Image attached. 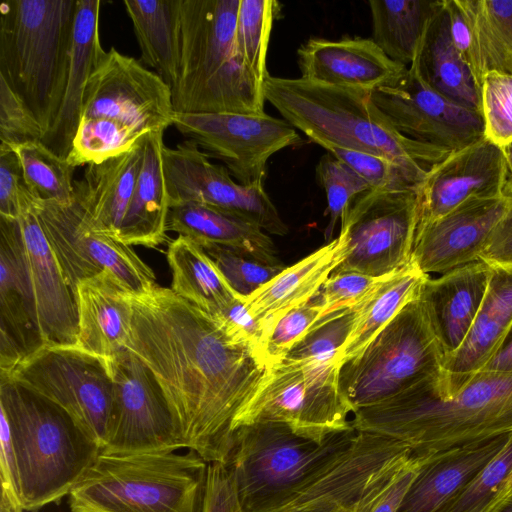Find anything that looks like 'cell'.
Here are the masks:
<instances>
[{
	"label": "cell",
	"instance_id": "obj_1",
	"mask_svg": "<svg viewBox=\"0 0 512 512\" xmlns=\"http://www.w3.org/2000/svg\"><path fill=\"white\" fill-rule=\"evenodd\" d=\"M127 349L155 376L186 448L207 463H224L232 423L255 393L267 367L248 347L231 341L209 314L158 285L131 295Z\"/></svg>",
	"mask_w": 512,
	"mask_h": 512
},
{
	"label": "cell",
	"instance_id": "obj_2",
	"mask_svg": "<svg viewBox=\"0 0 512 512\" xmlns=\"http://www.w3.org/2000/svg\"><path fill=\"white\" fill-rule=\"evenodd\" d=\"M0 476L24 511L68 496L101 454L62 407L0 378Z\"/></svg>",
	"mask_w": 512,
	"mask_h": 512
},
{
	"label": "cell",
	"instance_id": "obj_3",
	"mask_svg": "<svg viewBox=\"0 0 512 512\" xmlns=\"http://www.w3.org/2000/svg\"><path fill=\"white\" fill-rule=\"evenodd\" d=\"M437 379L357 409L352 427L399 441L419 460L512 434V374L482 371L446 399L434 392Z\"/></svg>",
	"mask_w": 512,
	"mask_h": 512
},
{
	"label": "cell",
	"instance_id": "obj_4",
	"mask_svg": "<svg viewBox=\"0 0 512 512\" xmlns=\"http://www.w3.org/2000/svg\"><path fill=\"white\" fill-rule=\"evenodd\" d=\"M263 94L284 120L324 149L344 148L383 156L421 181L430 167L451 153L402 135L372 102L369 92L301 77L268 75Z\"/></svg>",
	"mask_w": 512,
	"mask_h": 512
},
{
	"label": "cell",
	"instance_id": "obj_5",
	"mask_svg": "<svg viewBox=\"0 0 512 512\" xmlns=\"http://www.w3.org/2000/svg\"><path fill=\"white\" fill-rule=\"evenodd\" d=\"M239 5L240 0H180L176 113H265L263 84L236 44Z\"/></svg>",
	"mask_w": 512,
	"mask_h": 512
},
{
	"label": "cell",
	"instance_id": "obj_6",
	"mask_svg": "<svg viewBox=\"0 0 512 512\" xmlns=\"http://www.w3.org/2000/svg\"><path fill=\"white\" fill-rule=\"evenodd\" d=\"M77 0H4L0 76L45 133L60 110L69 71Z\"/></svg>",
	"mask_w": 512,
	"mask_h": 512
},
{
	"label": "cell",
	"instance_id": "obj_7",
	"mask_svg": "<svg viewBox=\"0 0 512 512\" xmlns=\"http://www.w3.org/2000/svg\"><path fill=\"white\" fill-rule=\"evenodd\" d=\"M208 463L196 452L100 454L68 494L70 512H202Z\"/></svg>",
	"mask_w": 512,
	"mask_h": 512
},
{
	"label": "cell",
	"instance_id": "obj_8",
	"mask_svg": "<svg viewBox=\"0 0 512 512\" xmlns=\"http://www.w3.org/2000/svg\"><path fill=\"white\" fill-rule=\"evenodd\" d=\"M354 428L319 444L274 422L237 428L224 464L232 473L243 512H267L292 495L353 442Z\"/></svg>",
	"mask_w": 512,
	"mask_h": 512
},
{
	"label": "cell",
	"instance_id": "obj_9",
	"mask_svg": "<svg viewBox=\"0 0 512 512\" xmlns=\"http://www.w3.org/2000/svg\"><path fill=\"white\" fill-rule=\"evenodd\" d=\"M444 357L419 295L342 366L340 388L354 412L438 378Z\"/></svg>",
	"mask_w": 512,
	"mask_h": 512
},
{
	"label": "cell",
	"instance_id": "obj_10",
	"mask_svg": "<svg viewBox=\"0 0 512 512\" xmlns=\"http://www.w3.org/2000/svg\"><path fill=\"white\" fill-rule=\"evenodd\" d=\"M342 365L284 359L267 369L255 393L236 415L231 431L258 422L286 425L304 438L323 443L353 428V413L340 388Z\"/></svg>",
	"mask_w": 512,
	"mask_h": 512
},
{
	"label": "cell",
	"instance_id": "obj_11",
	"mask_svg": "<svg viewBox=\"0 0 512 512\" xmlns=\"http://www.w3.org/2000/svg\"><path fill=\"white\" fill-rule=\"evenodd\" d=\"M66 410L102 448L112 417L113 384L106 364L76 345H47L7 377Z\"/></svg>",
	"mask_w": 512,
	"mask_h": 512
},
{
	"label": "cell",
	"instance_id": "obj_12",
	"mask_svg": "<svg viewBox=\"0 0 512 512\" xmlns=\"http://www.w3.org/2000/svg\"><path fill=\"white\" fill-rule=\"evenodd\" d=\"M417 188L370 189L358 196L341 221L347 254L333 272L381 277L407 266L419 219Z\"/></svg>",
	"mask_w": 512,
	"mask_h": 512
},
{
	"label": "cell",
	"instance_id": "obj_13",
	"mask_svg": "<svg viewBox=\"0 0 512 512\" xmlns=\"http://www.w3.org/2000/svg\"><path fill=\"white\" fill-rule=\"evenodd\" d=\"M35 211L73 290L79 281L103 271L111 272L133 295L157 286L153 270L131 246L98 231L75 200L69 205L38 200Z\"/></svg>",
	"mask_w": 512,
	"mask_h": 512
},
{
	"label": "cell",
	"instance_id": "obj_14",
	"mask_svg": "<svg viewBox=\"0 0 512 512\" xmlns=\"http://www.w3.org/2000/svg\"><path fill=\"white\" fill-rule=\"evenodd\" d=\"M113 384L110 433L101 454L128 455L186 448L162 389L129 349L104 361Z\"/></svg>",
	"mask_w": 512,
	"mask_h": 512
},
{
	"label": "cell",
	"instance_id": "obj_15",
	"mask_svg": "<svg viewBox=\"0 0 512 512\" xmlns=\"http://www.w3.org/2000/svg\"><path fill=\"white\" fill-rule=\"evenodd\" d=\"M162 165L170 207L187 202L206 204L252 223L266 233L278 236L288 233L262 182L238 183L225 166L211 162L195 141L188 139L174 148L164 146Z\"/></svg>",
	"mask_w": 512,
	"mask_h": 512
},
{
	"label": "cell",
	"instance_id": "obj_16",
	"mask_svg": "<svg viewBox=\"0 0 512 512\" xmlns=\"http://www.w3.org/2000/svg\"><path fill=\"white\" fill-rule=\"evenodd\" d=\"M173 125L210 157L224 162L231 176L243 185L263 183L269 158L302 142L286 120L266 113H176Z\"/></svg>",
	"mask_w": 512,
	"mask_h": 512
},
{
	"label": "cell",
	"instance_id": "obj_17",
	"mask_svg": "<svg viewBox=\"0 0 512 512\" xmlns=\"http://www.w3.org/2000/svg\"><path fill=\"white\" fill-rule=\"evenodd\" d=\"M171 87L139 60L111 47L91 74L83 118L117 120L142 132L165 131L174 124Z\"/></svg>",
	"mask_w": 512,
	"mask_h": 512
},
{
	"label": "cell",
	"instance_id": "obj_18",
	"mask_svg": "<svg viewBox=\"0 0 512 512\" xmlns=\"http://www.w3.org/2000/svg\"><path fill=\"white\" fill-rule=\"evenodd\" d=\"M402 135L451 152L484 136L480 111L457 104L428 86L411 64L398 81L370 94Z\"/></svg>",
	"mask_w": 512,
	"mask_h": 512
},
{
	"label": "cell",
	"instance_id": "obj_19",
	"mask_svg": "<svg viewBox=\"0 0 512 512\" xmlns=\"http://www.w3.org/2000/svg\"><path fill=\"white\" fill-rule=\"evenodd\" d=\"M408 453L399 441L357 431L347 449L267 512H352L371 480Z\"/></svg>",
	"mask_w": 512,
	"mask_h": 512
},
{
	"label": "cell",
	"instance_id": "obj_20",
	"mask_svg": "<svg viewBox=\"0 0 512 512\" xmlns=\"http://www.w3.org/2000/svg\"><path fill=\"white\" fill-rule=\"evenodd\" d=\"M507 202L504 193L475 196L434 221L418 224L411 261L430 276L479 260Z\"/></svg>",
	"mask_w": 512,
	"mask_h": 512
},
{
	"label": "cell",
	"instance_id": "obj_21",
	"mask_svg": "<svg viewBox=\"0 0 512 512\" xmlns=\"http://www.w3.org/2000/svg\"><path fill=\"white\" fill-rule=\"evenodd\" d=\"M509 178L502 148L485 136L430 167L418 186V224L434 221L475 196L503 194Z\"/></svg>",
	"mask_w": 512,
	"mask_h": 512
},
{
	"label": "cell",
	"instance_id": "obj_22",
	"mask_svg": "<svg viewBox=\"0 0 512 512\" xmlns=\"http://www.w3.org/2000/svg\"><path fill=\"white\" fill-rule=\"evenodd\" d=\"M44 346L19 221L0 217V377Z\"/></svg>",
	"mask_w": 512,
	"mask_h": 512
},
{
	"label": "cell",
	"instance_id": "obj_23",
	"mask_svg": "<svg viewBox=\"0 0 512 512\" xmlns=\"http://www.w3.org/2000/svg\"><path fill=\"white\" fill-rule=\"evenodd\" d=\"M512 331V270L493 268L485 297L461 346L444 358L434 392L450 398L482 372Z\"/></svg>",
	"mask_w": 512,
	"mask_h": 512
},
{
	"label": "cell",
	"instance_id": "obj_24",
	"mask_svg": "<svg viewBox=\"0 0 512 512\" xmlns=\"http://www.w3.org/2000/svg\"><path fill=\"white\" fill-rule=\"evenodd\" d=\"M301 78L372 93L400 80L408 67L390 59L372 39L311 38L298 51Z\"/></svg>",
	"mask_w": 512,
	"mask_h": 512
},
{
	"label": "cell",
	"instance_id": "obj_25",
	"mask_svg": "<svg viewBox=\"0 0 512 512\" xmlns=\"http://www.w3.org/2000/svg\"><path fill=\"white\" fill-rule=\"evenodd\" d=\"M18 221L45 346L76 345L78 315L74 290L50 247L35 209Z\"/></svg>",
	"mask_w": 512,
	"mask_h": 512
},
{
	"label": "cell",
	"instance_id": "obj_26",
	"mask_svg": "<svg viewBox=\"0 0 512 512\" xmlns=\"http://www.w3.org/2000/svg\"><path fill=\"white\" fill-rule=\"evenodd\" d=\"M346 254L347 238L340 231L338 237L285 267L252 294L243 297L245 306L260 326L262 349L276 322L291 310L313 300Z\"/></svg>",
	"mask_w": 512,
	"mask_h": 512
},
{
	"label": "cell",
	"instance_id": "obj_27",
	"mask_svg": "<svg viewBox=\"0 0 512 512\" xmlns=\"http://www.w3.org/2000/svg\"><path fill=\"white\" fill-rule=\"evenodd\" d=\"M78 315L76 346L103 361L127 349L132 326V293L109 271L74 288Z\"/></svg>",
	"mask_w": 512,
	"mask_h": 512
},
{
	"label": "cell",
	"instance_id": "obj_28",
	"mask_svg": "<svg viewBox=\"0 0 512 512\" xmlns=\"http://www.w3.org/2000/svg\"><path fill=\"white\" fill-rule=\"evenodd\" d=\"M492 267L481 260L426 279L420 297L446 356L467 336L481 307ZM444 357V358H445Z\"/></svg>",
	"mask_w": 512,
	"mask_h": 512
},
{
	"label": "cell",
	"instance_id": "obj_29",
	"mask_svg": "<svg viewBox=\"0 0 512 512\" xmlns=\"http://www.w3.org/2000/svg\"><path fill=\"white\" fill-rule=\"evenodd\" d=\"M100 0H77L73 44L62 104L42 142L57 155L67 158L81 120L86 87L105 52L100 43Z\"/></svg>",
	"mask_w": 512,
	"mask_h": 512
},
{
	"label": "cell",
	"instance_id": "obj_30",
	"mask_svg": "<svg viewBox=\"0 0 512 512\" xmlns=\"http://www.w3.org/2000/svg\"><path fill=\"white\" fill-rule=\"evenodd\" d=\"M511 435L460 446L423 460L397 512H437L506 446Z\"/></svg>",
	"mask_w": 512,
	"mask_h": 512
},
{
	"label": "cell",
	"instance_id": "obj_31",
	"mask_svg": "<svg viewBox=\"0 0 512 512\" xmlns=\"http://www.w3.org/2000/svg\"><path fill=\"white\" fill-rule=\"evenodd\" d=\"M143 142L123 154L87 165L74 183V200L91 224L118 240L143 162Z\"/></svg>",
	"mask_w": 512,
	"mask_h": 512
},
{
	"label": "cell",
	"instance_id": "obj_32",
	"mask_svg": "<svg viewBox=\"0 0 512 512\" xmlns=\"http://www.w3.org/2000/svg\"><path fill=\"white\" fill-rule=\"evenodd\" d=\"M167 231L176 232L199 245L217 244L266 265L284 266L268 233L231 213L206 204L187 202L171 206Z\"/></svg>",
	"mask_w": 512,
	"mask_h": 512
},
{
	"label": "cell",
	"instance_id": "obj_33",
	"mask_svg": "<svg viewBox=\"0 0 512 512\" xmlns=\"http://www.w3.org/2000/svg\"><path fill=\"white\" fill-rule=\"evenodd\" d=\"M163 134L149 132L143 142L141 170L118 235L130 246L154 248L167 238L170 206L162 165Z\"/></svg>",
	"mask_w": 512,
	"mask_h": 512
},
{
	"label": "cell",
	"instance_id": "obj_34",
	"mask_svg": "<svg viewBox=\"0 0 512 512\" xmlns=\"http://www.w3.org/2000/svg\"><path fill=\"white\" fill-rule=\"evenodd\" d=\"M412 64L423 81L449 100L480 111V94L450 33L444 0H438Z\"/></svg>",
	"mask_w": 512,
	"mask_h": 512
},
{
	"label": "cell",
	"instance_id": "obj_35",
	"mask_svg": "<svg viewBox=\"0 0 512 512\" xmlns=\"http://www.w3.org/2000/svg\"><path fill=\"white\" fill-rule=\"evenodd\" d=\"M455 1L468 25L469 68L478 90L488 72L512 75V0Z\"/></svg>",
	"mask_w": 512,
	"mask_h": 512
},
{
	"label": "cell",
	"instance_id": "obj_36",
	"mask_svg": "<svg viewBox=\"0 0 512 512\" xmlns=\"http://www.w3.org/2000/svg\"><path fill=\"white\" fill-rule=\"evenodd\" d=\"M429 276L412 261L382 281L356 308L352 330L340 353L342 366L356 358L421 292Z\"/></svg>",
	"mask_w": 512,
	"mask_h": 512
},
{
	"label": "cell",
	"instance_id": "obj_37",
	"mask_svg": "<svg viewBox=\"0 0 512 512\" xmlns=\"http://www.w3.org/2000/svg\"><path fill=\"white\" fill-rule=\"evenodd\" d=\"M141 60L171 87L179 65L180 0H126Z\"/></svg>",
	"mask_w": 512,
	"mask_h": 512
},
{
	"label": "cell",
	"instance_id": "obj_38",
	"mask_svg": "<svg viewBox=\"0 0 512 512\" xmlns=\"http://www.w3.org/2000/svg\"><path fill=\"white\" fill-rule=\"evenodd\" d=\"M167 261L172 273L170 289L209 315L239 296L203 248L185 236L169 243Z\"/></svg>",
	"mask_w": 512,
	"mask_h": 512
},
{
	"label": "cell",
	"instance_id": "obj_39",
	"mask_svg": "<svg viewBox=\"0 0 512 512\" xmlns=\"http://www.w3.org/2000/svg\"><path fill=\"white\" fill-rule=\"evenodd\" d=\"M437 2L370 0L372 40L390 59L410 66Z\"/></svg>",
	"mask_w": 512,
	"mask_h": 512
},
{
	"label": "cell",
	"instance_id": "obj_40",
	"mask_svg": "<svg viewBox=\"0 0 512 512\" xmlns=\"http://www.w3.org/2000/svg\"><path fill=\"white\" fill-rule=\"evenodd\" d=\"M26 185L40 201L69 205L74 201L75 167L42 141H31L16 146Z\"/></svg>",
	"mask_w": 512,
	"mask_h": 512
},
{
	"label": "cell",
	"instance_id": "obj_41",
	"mask_svg": "<svg viewBox=\"0 0 512 512\" xmlns=\"http://www.w3.org/2000/svg\"><path fill=\"white\" fill-rule=\"evenodd\" d=\"M147 134L117 120L83 118L78 125L67 160L75 168L99 163L130 151L142 143Z\"/></svg>",
	"mask_w": 512,
	"mask_h": 512
},
{
	"label": "cell",
	"instance_id": "obj_42",
	"mask_svg": "<svg viewBox=\"0 0 512 512\" xmlns=\"http://www.w3.org/2000/svg\"><path fill=\"white\" fill-rule=\"evenodd\" d=\"M274 0H240L236 23V44L243 60L263 84L269 75L267 51L273 22L280 11Z\"/></svg>",
	"mask_w": 512,
	"mask_h": 512
},
{
	"label": "cell",
	"instance_id": "obj_43",
	"mask_svg": "<svg viewBox=\"0 0 512 512\" xmlns=\"http://www.w3.org/2000/svg\"><path fill=\"white\" fill-rule=\"evenodd\" d=\"M512 470V435L506 446L437 512H493Z\"/></svg>",
	"mask_w": 512,
	"mask_h": 512
},
{
	"label": "cell",
	"instance_id": "obj_44",
	"mask_svg": "<svg viewBox=\"0 0 512 512\" xmlns=\"http://www.w3.org/2000/svg\"><path fill=\"white\" fill-rule=\"evenodd\" d=\"M316 179L327 197L330 215L326 239H331L334 228L347 215L353 201L371 189L370 185L346 163L329 152L324 154L315 168Z\"/></svg>",
	"mask_w": 512,
	"mask_h": 512
},
{
	"label": "cell",
	"instance_id": "obj_45",
	"mask_svg": "<svg viewBox=\"0 0 512 512\" xmlns=\"http://www.w3.org/2000/svg\"><path fill=\"white\" fill-rule=\"evenodd\" d=\"M422 461L408 453L391 462L371 480L352 512H397Z\"/></svg>",
	"mask_w": 512,
	"mask_h": 512
},
{
	"label": "cell",
	"instance_id": "obj_46",
	"mask_svg": "<svg viewBox=\"0 0 512 512\" xmlns=\"http://www.w3.org/2000/svg\"><path fill=\"white\" fill-rule=\"evenodd\" d=\"M479 93L484 136L502 148L512 142V75L486 73Z\"/></svg>",
	"mask_w": 512,
	"mask_h": 512
},
{
	"label": "cell",
	"instance_id": "obj_47",
	"mask_svg": "<svg viewBox=\"0 0 512 512\" xmlns=\"http://www.w3.org/2000/svg\"><path fill=\"white\" fill-rule=\"evenodd\" d=\"M356 308L326 317L317 323L284 359L315 360L342 365L340 353L352 330Z\"/></svg>",
	"mask_w": 512,
	"mask_h": 512
},
{
	"label": "cell",
	"instance_id": "obj_48",
	"mask_svg": "<svg viewBox=\"0 0 512 512\" xmlns=\"http://www.w3.org/2000/svg\"><path fill=\"white\" fill-rule=\"evenodd\" d=\"M214 262L230 287L247 297L275 277L285 266H271L249 259L225 246L200 245Z\"/></svg>",
	"mask_w": 512,
	"mask_h": 512
},
{
	"label": "cell",
	"instance_id": "obj_49",
	"mask_svg": "<svg viewBox=\"0 0 512 512\" xmlns=\"http://www.w3.org/2000/svg\"><path fill=\"white\" fill-rule=\"evenodd\" d=\"M317 296L307 304L280 318L263 343V360L267 369L277 365L301 342L321 317Z\"/></svg>",
	"mask_w": 512,
	"mask_h": 512
},
{
	"label": "cell",
	"instance_id": "obj_50",
	"mask_svg": "<svg viewBox=\"0 0 512 512\" xmlns=\"http://www.w3.org/2000/svg\"><path fill=\"white\" fill-rule=\"evenodd\" d=\"M330 154L351 167L371 187L379 190L416 188L421 180L399 164L383 156L344 148H329Z\"/></svg>",
	"mask_w": 512,
	"mask_h": 512
},
{
	"label": "cell",
	"instance_id": "obj_51",
	"mask_svg": "<svg viewBox=\"0 0 512 512\" xmlns=\"http://www.w3.org/2000/svg\"><path fill=\"white\" fill-rule=\"evenodd\" d=\"M45 130L23 99L0 76V150L42 141Z\"/></svg>",
	"mask_w": 512,
	"mask_h": 512
},
{
	"label": "cell",
	"instance_id": "obj_52",
	"mask_svg": "<svg viewBox=\"0 0 512 512\" xmlns=\"http://www.w3.org/2000/svg\"><path fill=\"white\" fill-rule=\"evenodd\" d=\"M390 275L373 277L353 271L332 272L317 295L322 307L317 323L326 317L355 309Z\"/></svg>",
	"mask_w": 512,
	"mask_h": 512
},
{
	"label": "cell",
	"instance_id": "obj_53",
	"mask_svg": "<svg viewBox=\"0 0 512 512\" xmlns=\"http://www.w3.org/2000/svg\"><path fill=\"white\" fill-rule=\"evenodd\" d=\"M37 201L26 185L14 150H0V217L17 220L33 211Z\"/></svg>",
	"mask_w": 512,
	"mask_h": 512
},
{
	"label": "cell",
	"instance_id": "obj_54",
	"mask_svg": "<svg viewBox=\"0 0 512 512\" xmlns=\"http://www.w3.org/2000/svg\"><path fill=\"white\" fill-rule=\"evenodd\" d=\"M210 317L225 336L251 349L265 365L260 326L248 311L242 297H235Z\"/></svg>",
	"mask_w": 512,
	"mask_h": 512
},
{
	"label": "cell",
	"instance_id": "obj_55",
	"mask_svg": "<svg viewBox=\"0 0 512 512\" xmlns=\"http://www.w3.org/2000/svg\"><path fill=\"white\" fill-rule=\"evenodd\" d=\"M202 512H243L232 473L222 462L208 463Z\"/></svg>",
	"mask_w": 512,
	"mask_h": 512
},
{
	"label": "cell",
	"instance_id": "obj_56",
	"mask_svg": "<svg viewBox=\"0 0 512 512\" xmlns=\"http://www.w3.org/2000/svg\"><path fill=\"white\" fill-rule=\"evenodd\" d=\"M503 193L508 200L507 207L495 225L479 260L493 268L512 270V177L510 175Z\"/></svg>",
	"mask_w": 512,
	"mask_h": 512
},
{
	"label": "cell",
	"instance_id": "obj_57",
	"mask_svg": "<svg viewBox=\"0 0 512 512\" xmlns=\"http://www.w3.org/2000/svg\"><path fill=\"white\" fill-rule=\"evenodd\" d=\"M448 13L450 33L453 43L469 66L470 33L465 17L455 0H444Z\"/></svg>",
	"mask_w": 512,
	"mask_h": 512
},
{
	"label": "cell",
	"instance_id": "obj_58",
	"mask_svg": "<svg viewBox=\"0 0 512 512\" xmlns=\"http://www.w3.org/2000/svg\"><path fill=\"white\" fill-rule=\"evenodd\" d=\"M483 371L512 374V331L499 352Z\"/></svg>",
	"mask_w": 512,
	"mask_h": 512
},
{
	"label": "cell",
	"instance_id": "obj_59",
	"mask_svg": "<svg viewBox=\"0 0 512 512\" xmlns=\"http://www.w3.org/2000/svg\"><path fill=\"white\" fill-rule=\"evenodd\" d=\"M0 512H24L11 491L1 486Z\"/></svg>",
	"mask_w": 512,
	"mask_h": 512
},
{
	"label": "cell",
	"instance_id": "obj_60",
	"mask_svg": "<svg viewBox=\"0 0 512 512\" xmlns=\"http://www.w3.org/2000/svg\"><path fill=\"white\" fill-rule=\"evenodd\" d=\"M512 495V470L501 489L499 496L496 499L495 506L493 512H496L497 509L504 503V501Z\"/></svg>",
	"mask_w": 512,
	"mask_h": 512
},
{
	"label": "cell",
	"instance_id": "obj_61",
	"mask_svg": "<svg viewBox=\"0 0 512 512\" xmlns=\"http://www.w3.org/2000/svg\"><path fill=\"white\" fill-rule=\"evenodd\" d=\"M502 151L507 163L509 175L512 177V142L502 147Z\"/></svg>",
	"mask_w": 512,
	"mask_h": 512
},
{
	"label": "cell",
	"instance_id": "obj_62",
	"mask_svg": "<svg viewBox=\"0 0 512 512\" xmlns=\"http://www.w3.org/2000/svg\"><path fill=\"white\" fill-rule=\"evenodd\" d=\"M496 512H512V495L504 501Z\"/></svg>",
	"mask_w": 512,
	"mask_h": 512
}]
</instances>
